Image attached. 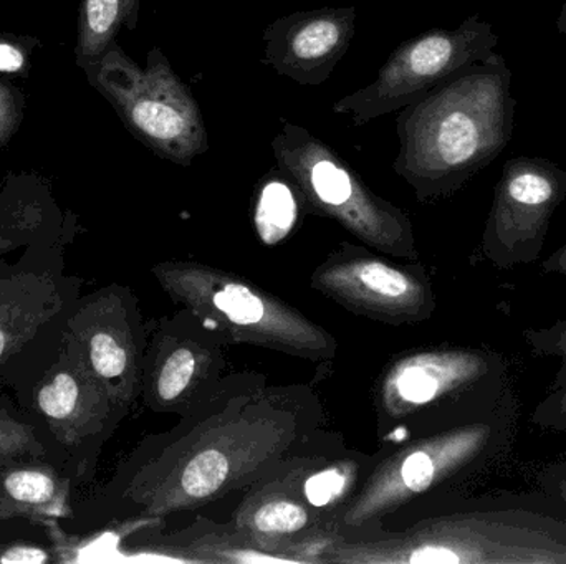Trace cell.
Returning <instances> with one entry per match:
<instances>
[{
	"label": "cell",
	"mask_w": 566,
	"mask_h": 564,
	"mask_svg": "<svg viewBox=\"0 0 566 564\" xmlns=\"http://www.w3.org/2000/svg\"><path fill=\"white\" fill-rule=\"evenodd\" d=\"M325 424L306 384H269L232 373L211 400L171 429L148 437L109 483L106 502L132 532L202 512L258 482L303 437Z\"/></svg>",
	"instance_id": "1"
},
{
	"label": "cell",
	"mask_w": 566,
	"mask_h": 564,
	"mask_svg": "<svg viewBox=\"0 0 566 564\" xmlns=\"http://www.w3.org/2000/svg\"><path fill=\"white\" fill-rule=\"evenodd\" d=\"M326 564H566V512L544 493H449L329 543Z\"/></svg>",
	"instance_id": "2"
},
{
	"label": "cell",
	"mask_w": 566,
	"mask_h": 564,
	"mask_svg": "<svg viewBox=\"0 0 566 564\" xmlns=\"http://www.w3.org/2000/svg\"><path fill=\"white\" fill-rule=\"evenodd\" d=\"M511 85L507 62L492 53L401 109L392 169L421 204L451 198L504 152L517 106Z\"/></svg>",
	"instance_id": "3"
},
{
	"label": "cell",
	"mask_w": 566,
	"mask_h": 564,
	"mask_svg": "<svg viewBox=\"0 0 566 564\" xmlns=\"http://www.w3.org/2000/svg\"><path fill=\"white\" fill-rule=\"evenodd\" d=\"M375 460L318 427L239 493L224 522L277 563H319Z\"/></svg>",
	"instance_id": "4"
},
{
	"label": "cell",
	"mask_w": 566,
	"mask_h": 564,
	"mask_svg": "<svg viewBox=\"0 0 566 564\" xmlns=\"http://www.w3.org/2000/svg\"><path fill=\"white\" fill-rule=\"evenodd\" d=\"M517 423V396L511 386L499 406L479 419L396 446L382 444L336 523V540L371 535L415 507L462 492L465 483L504 459Z\"/></svg>",
	"instance_id": "5"
},
{
	"label": "cell",
	"mask_w": 566,
	"mask_h": 564,
	"mask_svg": "<svg viewBox=\"0 0 566 564\" xmlns=\"http://www.w3.org/2000/svg\"><path fill=\"white\" fill-rule=\"evenodd\" d=\"M504 354L484 347L432 344L396 354L373 390L376 436L386 446L479 419L511 387Z\"/></svg>",
	"instance_id": "6"
},
{
	"label": "cell",
	"mask_w": 566,
	"mask_h": 564,
	"mask_svg": "<svg viewBox=\"0 0 566 564\" xmlns=\"http://www.w3.org/2000/svg\"><path fill=\"white\" fill-rule=\"evenodd\" d=\"M151 274L172 304L191 311L228 347L249 344L313 363L338 354V341L326 328L234 272L178 258L158 262Z\"/></svg>",
	"instance_id": "7"
},
{
	"label": "cell",
	"mask_w": 566,
	"mask_h": 564,
	"mask_svg": "<svg viewBox=\"0 0 566 564\" xmlns=\"http://www.w3.org/2000/svg\"><path fill=\"white\" fill-rule=\"evenodd\" d=\"M271 148L277 168L302 192L306 211L332 219L379 254L419 260L409 215L375 194L335 149L289 119H282Z\"/></svg>",
	"instance_id": "8"
},
{
	"label": "cell",
	"mask_w": 566,
	"mask_h": 564,
	"mask_svg": "<svg viewBox=\"0 0 566 564\" xmlns=\"http://www.w3.org/2000/svg\"><path fill=\"white\" fill-rule=\"evenodd\" d=\"M86 76L112 103L128 131L158 158L191 166L208 152L201 108L159 46L149 50L146 65L139 66L113 45Z\"/></svg>",
	"instance_id": "9"
},
{
	"label": "cell",
	"mask_w": 566,
	"mask_h": 564,
	"mask_svg": "<svg viewBox=\"0 0 566 564\" xmlns=\"http://www.w3.org/2000/svg\"><path fill=\"white\" fill-rule=\"evenodd\" d=\"M494 26L471 15L455 29H434L401 43L376 73L375 79L333 105L353 126L401 111L428 95L454 73L488 60L497 46Z\"/></svg>",
	"instance_id": "10"
},
{
	"label": "cell",
	"mask_w": 566,
	"mask_h": 564,
	"mask_svg": "<svg viewBox=\"0 0 566 564\" xmlns=\"http://www.w3.org/2000/svg\"><path fill=\"white\" fill-rule=\"evenodd\" d=\"M308 284L349 313L389 327L424 323L438 310L434 285L421 262L385 257L365 244H339Z\"/></svg>",
	"instance_id": "11"
},
{
	"label": "cell",
	"mask_w": 566,
	"mask_h": 564,
	"mask_svg": "<svg viewBox=\"0 0 566 564\" xmlns=\"http://www.w3.org/2000/svg\"><path fill=\"white\" fill-rule=\"evenodd\" d=\"M228 344L179 308L148 323L142 401L161 416H188L211 400L228 376Z\"/></svg>",
	"instance_id": "12"
},
{
	"label": "cell",
	"mask_w": 566,
	"mask_h": 564,
	"mask_svg": "<svg viewBox=\"0 0 566 564\" xmlns=\"http://www.w3.org/2000/svg\"><path fill=\"white\" fill-rule=\"evenodd\" d=\"M30 409L82 470L128 414L116 406L63 328L55 358L30 390Z\"/></svg>",
	"instance_id": "13"
},
{
	"label": "cell",
	"mask_w": 566,
	"mask_h": 564,
	"mask_svg": "<svg viewBox=\"0 0 566 564\" xmlns=\"http://www.w3.org/2000/svg\"><path fill=\"white\" fill-rule=\"evenodd\" d=\"M566 199V171L551 159L505 162L482 234V254L499 270L541 260L552 217Z\"/></svg>",
	"instance_id": "14"
},
{
	"label": "cell",
	"mask_w": 566,
	"mask_h": 564,
	"mask_svg": "<svg viewBox=\"0 0 566 564\" xmlns=\"http://www.w3.org/2000/svg\"><path fill=\"white\" fill-rule=\"evenodd\" d=\"M63 330L116 406L129 413L142 397L148 333L138 298L122 285L99 288L72 305Z\"/></svg>",
	"instance_id": "15"
},
{
	"label": "cell",
	"mask_w": 566,
	"mask_h": 564,
	"mask_svg": "<svg viewBox=\"0 0 566 564\" xmlns=\"http://www.w3.org/2000/svg\"><path fill=\"white\" fill-rule=\"evenodd\" d=\"M62 248L30 245L13 264L0 255V370L75 304L78 287L65 277Z\"/></svg>",
	"instance_id": "16"
},
{
	"label": "cell",
	"mask_w": 566,
	"mask_h": 564,
	"mask_svg": "<svg viewBox=\"0 0 566 564\" xmlns=\"http://www.w3.org/2000/svg\"><path fill=\"white\" fill-rule=\"evenodd\" d=\"M355 33V7L289 13L264 30L262 62L296 85L319 86L346 55Z\"/></svg>",
	"instance_id": "17"
},
{
	"label": "cell",
	"mask_w": 566,
	"mask_h": 564,
	"mask_svg": "<svg viewBox=\"0 0 566 564\" xmlns=\"http://www.w3.org/2000/svg\"><path fill=\"white\" fill-rule=\"evenodd\" d=\"M123 545L136 556H158L181 563H277L252 545L231 523L196 515L195 522L165 533L142 530L123 536Z\"/></svg>",
	"instance_id": "18"
},
{
	"label": "cell",
	"mask_w": 566,
	"mask_h": 564,
	"mask_svg": "<svg viewBox=\"0 0 566 564\" xmlns=\"http://www.w3.org/2000/svg\"><path fill=\"white\" fill-rule=\"evenodd\" d=\"M46 523L72 517L70 480L42 460L0 467V520Z\"/></svg>",
	"instance_id": "19"
},
{
	"label": "cell",
	"mask_w": 566,
	"mask_h": 564,
	"mask_svg": "<svg viewBox=\"0 0 566 564\" xmlns=\"http://www.w3.org/2000/svg\"><path fill=\"white\" fill-rule=\"evenodd\" d=\"M142 0H82L76 39V65L88 72L116 45L122 29L138 26Z\"/></svg>",
	"instance_id": "20"
},
{
	"label": "cell",
	"mask_w": 566,
	"mask_h": 564,
	"mask_svg": "<svg viewBox=\"0 0 566 564\" xmlns=\"http://www.w3.org/2000/svg\"><path fill=\"white\" fill-rule=\"evenodd\" d=\"M303 211L302 192L281 169H271L255 185L252 221L255 234L268 247H277L295 232Z\"/></svg>",
	"instance_id": "21"
},
{
	"label": "cell",
	"mask_w": 566,
	"mask_h": 564,
	"mask_svg": "<svg viewBox=\"0 0 566 564\" xmlns=\"http://www.w3.org/2000/svg\"><path fill=\"white\" fill-rule=\"evenodd\" d=\"M534 357L558 358L560 366L544 400L535 406L531 423L542 430L566 433V320L522 333Z\"/></svg>",
	"instance_id": "22"
},
{
	"label": "cell",
	"mask_w": 566,
	"mask_h": 564,
	"mask_svg": "<svg viewBox=\"0 0 566 564\" xmlns=\"http://www.w3.org/2000/svg\"><path fill=\"white\" fill-rule=\"evenodd\" d=\"M46 456L49 449L40 439L35 424L20 419L0 404V467L35 462Z\"/></svg>",
	"instance_id": "23"
},
{
	"label": "cell",
	"mask_w": 566,
	"mask_h": 564,
	"mask_svg": "<svg viewBox=\"0 0 566 564\" xmlns=\"http://www.w3.org/2000/svg\"><path fill=\"white\" fill-rule=\"evenodd\" d=\"M36 39L2 35L0 33V73L2 75L27 76L30 70L33 46Z\"/></svg>",
	"instance_id": "24"
},
{
	"label": "cell",
	"mask_w": 566,
	"mask_h": 564,
	"mask_svg": "<svg viewBox=\"0 0 566 564\" xmlns=\"http://www.w3.org/2000/svg\"><path fill=\"white\" fill-rule=\"evenodd\" d=\"M22 119V93L15 86L0 79V148L15 135Z\"/></svg>",
	"instance_id": "25"
},
{
	"label": "cell",
	"mask_w": 566,
	"mask_h": 564,
	"mask_svg": "<svg viewBox=\"0 0 566 564\" xmlns=\"http://www.w3.org/2000/svg\"><path fill=\"white\" fill-rule=\"evenodd\" d=\"M538 489L566 512V459L548 464L538 472Z\"/></svg>",
	"instance_id": "26"
},
{
	"label": "cell",
	"mask_w": 566,
	"mask_h": 564,
	"mask_svg": "<svg viewBox=\"0 0 566 564\" xmlns=\"http://www.w3.org/2000/svg\"><path fill=\"white\" fill-rule=\"evenodd\" d=\"M52 558L46 550L36 549L30 545H13L9 549L0 550V563L10 564H43Z\"/></svg>",
	"instance_id": "27"
},
{
	"label": "cell",
	"mask_w": 566,
	"mask_h": 564,
	"mask_svg": "<svg viewBox=\"0 0 566 564\" xmlns=\"http://www.w3.org/2000/svg\"><path fill=\"white\" fill-rule=\"evenodd\" d=\"M545 274L564 275L566 277V244L562 245L554 254L548 255L541 265Z\"/></svg>",
	"instance_id": "28"
},
{
	"label": "cell",
	"mask_w": 566,
	"mask_h": 564,
	"mask_svg": "<svg viewBox=\"0 0 566 564\" xmlns=\"http://www.w3.org/2000/svg\"><path fill=\"white\" fill-rule=\"evenodd\" d=\"M557 29L560 33H566V2L564 9H562L560 17L557 20Z\"/></svg>",
	"instance_id": "29"
}]
</instances>
